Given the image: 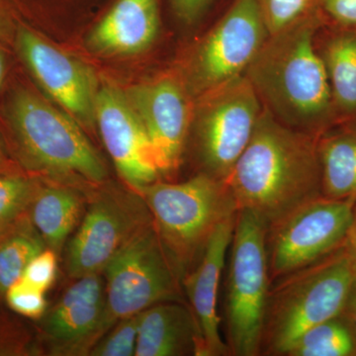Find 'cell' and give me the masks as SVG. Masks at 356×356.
Listing matches in <instances>:
<instances>
[{
	"instance_id": "31",
	"label": "cell",
	"mask_w": 356,
	"mask_h": 356,
	"mask_svg": "<svg viewBox=\"0 0 356 356\" xmlns=\"http://www.w3.org/2000/svg\"><path fill=\"white\" fill-rule=\"evenodd\" d=\"M209 0H172L175 13L182 20L191 22L198 17Z\"/></svg>"
},
{
	"instance_id": "33",
	"label": "cell",
	"mask_w": 356,
	"mask_h": 356,
	"mask_svg": "<svg viewBox=\"0 0 356 356\" xmlns=\"http://www.w3.org/2000/svg\"><path fill=\"white\" fill-rule=\"evenodd\" d=\"M350 259L356 266V201L353 206V218H351L350 229L343 245Z\"/></svg>"
},
{
	"instance_id": "4",
	"label": "cell",
	"mask_w": 356,
	"mask_h": 356,
	"mask_svg": "<svg viewBox=\"0 0 356 356\" xmlns=\"http://www.w3.org/2000/svg\"><path fill=\"white\" fill-rule=\"evenodd\" d=\"M356 266L343 245L271 283L261 339V355L285 356L304 332L339 317Z\"/></svg>"
},
{
	"instance_id": "6",
	"label": "cell",
	"mask_w": 356,
	"mask_h": 356,
	"mask_svg": "<svg viewBox=\"0 0 356 356\" xmlns=\"http://www.w3.org/2000/svg\"><path fill=\"white\" fill-rule=\"evenodd\" d=\"M267 224L238 210L229 248L225 296L229 355H261L264 313L271 282L266 252Z\"/></svg>"
},
{
	"instance_id": "1",
	"label": "cell",
	"mask_w": 356,
	"mask_h": 356,
	"mask_svg": "<svg viewBox=\"0 0 356 356\" xmlns=\"http://www.w3.org/2000/svg\"><path fill=\"white\" fill-rule=\"evenodd\" d=\"M226 182L238 210L254 213L268 228L322 195L318 138L283 125L264 108Z\"/></svg>"
},
{
	"instance_id": "23",
	"label": "cell",
	"mask_w": 356,
	"mask_h": 356,
	"mask_svg": "<svg viewBox=\"0 0 356 356\" xmlns=\"http://www.w3.org/2000/svg\"><path fill=\"white\" fill-rule=\"evenodd\" d=\"M285 356H356V341L339 315L304 332Z\"/></svg>"
},
{
	"instance_id": "12",
	"label": "cell",
	"mask_w": 356,
	"mask_h": 356,
	"mask_svg": "<svg viewBox=\"0 0 356 356\" xmlns=\"http://www.w3.org/2000/svg\"><path fill=\"white\" fill-rule=\"evenodd\" d=\"M74 280L38 321L44 355L88 356L99 339L106 300L104 276L90 274Z\"/></svg>"
},
{
	"instance_id": "17",
	"label": "cell",
	"mask_w": 356,
	"mask_h": 356,
	"mask_svg": "<svg viewBox=\"0 0 356 356\" xmlns=\"http://www.w3.org/2000/svg\"><path fill=\"white\" fill-rule=\"evenodd\" d=\"M156 0H119L88 37L93 51L133 55L147 50L158 36Z\"/></svg>"
},
{
	"instance_id": "16",
	"label": "cell",
	"mask_w": 356,
	"mask_h": 356,
	"mask_svg": "<svg viewBox=\"0 0 356 356\" xmlns=\"http://www.w3.org/2000/svg\"><path fill=\"white\" fill-rule=\"evenodd\" d=\"M236 219V215L218 227L198 264L182 280L184 295L188 299L197 327L195 356L229 355L228 346L222 341L220 332L221 318L218 315V296Z\"/></svg>"
},
{
	"instance_id": "36",
	"label": "cell",
	"mask_w": 356,
	"mask_h": 356,
	"mask_svg": "<svg viewBox=\"0 0 356 356\" xmlns=\"http://www.w3.org/2000/svg\"><path fill=\"white\" fill-rule=\"evenodd\" d=\"M0 32H1V20H0Z\"/></svg>"
},
{
	"instance_id": "14",
	"label": "cell",
	"mask_w": 356,
	"mask_h": 356,
	"mask_svg": "<svg viewBox=\"0 0 356 356\" xmlns=\"http://www.w3.org/2000/svg\"><path fill=\"white\" fill-rule=\"evenodd\" d=\"M15 42L20 58L44 91L74 120L91 127L95 122L96 96L99 90L91 70L29 28L20 26Z\"/></svg>"
},
{
	"instance_id": "26",
	"label": "cell",
	"mask_w": 356,
	"mask_h": 356,
	"mask_svg": "<svg viewBox=\"0 0 356 356\" xmlns=\"http://www.w3.org/2000/svg\"><path fill=\"white\" fill-rule=\"evenodd\" d=\"M139 314L122 318L91 348L88 356H135Z\"/></svg>"
},
{
	"instance_id": "10",
	"label": "cell",
	"mask_w": 356,
	"mask_h": 356,
	"mask_svg": "<svg viewBox=\"0 0 356 356\" xmlns=\"http://www.w3.org/2000/svg\"><path fill=\"white\" fill-rule=\"evenodd\" d=\"M355 201L321 195L268 226L266 252L270 282L341 248L350 229Z\"/></svg>"
},
{
	"instance_id": "7",
	"label": "cell",
	"mask_w": 356,
	"mask_h": 356,
	"mask_svg": "<svg viewBox=\"0 0 356 356\" xmlns=\"http://www.w3.org/2000/svg\"><path fill=\"white\" fill-rule=\"evenodd\" d=\"M102 274L106 300L99 339L122 318L161 302H184L181 280L166 254L153 219L124 243Z\"/></svg>"
},
{
	"instance_id": "34",
	"label": "cell",
	"mask_w": 356,
	"mask_h": 356,
	"mask_svg": "<svg viewBox=\"0 0 356 356\" xmlns=\"http://www.w3.org/2000/svg\"><path fill=\"white\" fill-rule=\"evenodd\" d=\"M17 170V168H14V166L11 165V161L8 158V154H7L6 147H4L2 140L0 139V173L11 172V170Z\"/></svg>"
},
{
	"instance_id": "18",
	"label": "cell",
	"mask_w": 356,
	"mask_h": 356,
	"mask_svg": "<svg viewBox=\"0 0 356 356\" xmlns=\"http://www.w3.org/2000/svg\"><path fill=\"white\" fill-rule=\"evenodd\" d=\"M90 191L39 178L28 216L46 247L58 257L83 219Z\"/></svg>"
},
{
	"instance_id": "9",
	"label": "cell",
	"mask_w": 356,
	"mask_h": 356,
	"mask_svg": "<svg viewBox=\"0 0 356 356\" xmlns=\"http://www.w3.org/2000/svg\"><path fill=\"white\" fill-rule=\"evenodd\" d=\"M262 110L261 99L245 74L203 93L196 125L198 173L226 181Z\"/></svg>"
},
{
	"instance_id": "24",
	"label": "cell",
	"mask_w": 356,
	"mask_h": 356,
	"mask_svg": "<svg viewBox=\"0 0 356 356\" xmlns=\"http://www.w3.org/2000/svg\"><path fill=\"white\" fill-rule=\"evenodd\" d=\"M39 178L20 170L0 173V234L27 216Z\"/></svg>"
},
{
	"instance_id": "29",
	"label": "cell",
	"mask_w": 356,
	"mask_h": 356,
	"mask_svg": "<svg viewBox=\"0 0 356 356\" xmlns=\"http://www.w3.org/2000/svg\"><path fill=\"white\" fill-rule=\"evenodd\" d=\"M58 255L46 248L26 266L22 280L46 293L57 278Z\"/></svg>"
},
{
	"instance_id": "21",
	"label": "cell",
	"mask_w": 356,
	"mask_h": 356,
	"mask_svg": "<svg viewBox=\"0 0 356 356\" xmlns=\"http://www.w3.org/2000/svg\"><path fill=\"white\" fill-rule=\"evenodd\" d=\"M46 248L28 215L0 234V301L6 290L22 278L33 257Z\"/></svg>"
},
{
	"instance_id": "30",
	"label": "cell",
	"mask_w": 356,
	"mask_h": 356,
	"mask_svg": "<svg viewBox=\"0 0 356 356\" xmlns=\"http://www.w3.org/2000/svg\"><path fill=\"white\" fill-rule=\"evenodd\" d=\"M325 11L339 22L356 25V0H323Z\"/></svg>"
},
{
	"instance_id": "28",
	"label": "cell",
	"mask_w": 356,
	"mask_h": 356,
	"mask_svg": "<svg viewBox=\"0 0 356 356\" xmlns=\"http://www.w3.org/2000/svg\"><path fill=\"white\" fill-rule=\"evenodd\" d=\"M269 35L275 34L308 15L312 0H259Z\"/></svg>"
},
{
	"instance_id": "22",
	"label": "cell",
	"mask_w": 356,
	"mask_h": 356,
	"mask_svg": "<svg viewBox=\"0 0 356 356\" xmlns=\"http://www.w3.org/2000/svg\"><path fill=\"white\" fill-rule=\"evenodd\" d=\"M324 60L332 99L346 112H356V34L330 42Z\"/></svg>"
},
{
	"instance_id": "19",
	"label": "cell",
	"mask_w": 356,
	"mask_h": 356,
	"mask_svg": "<svg viewBox=\"0 0 356 356\" xmlns=\"http://www.w3.org/2000/svg\"><path fill=\"white\" fill-rule=\"evenodd\" d=\"M197 337L185 302H161L139 314L135 356H195Z\"/></svg>"
},
{
	"instance_id": "2",
	"label": "cell",
	"mask_w": 356,
	"mask_h": 356,
	"mask_svg": "<svg viewBox=\"0 0 356 356\" xmlns=\"http://www.w3.org/2000/svg\"><path fill=\"white\" fill-rule=\"evenodd\" d=\"M309 16L269 35L245 76L262 106L283 125L318 138L329 116L332 90L323 58L314 44Z\"/></svg>"
},
{
	"instance_id": "25",
	"label": "cell",
	"mask_w": 356,
	"mask_h": 356,
	"mask_svg": "<svg viewBox=\"0 0 356 356\" xmlns=\"http://www.w3.org/2000/svg\"><path fill=\"white\" fill-rule=\"evenodd\" d=\"M44 355L37 332L13 316L0 311V356Z\"/></svg>"
},
{
	"instance_id": "8",
	"label": "cell",
	"mask_w": 356,
	"mask_h": 356,
	"mask_svg": "<svg viewBox=\"0 0 356 356\" xmlns=\"http://www.w3.org/2000/svg\"><path fill=\"white\" fill-rule=\"evenodd\" d=\"M152 220L144 198L132 187L97 185L88 192L86 212L65 245L64 266L70 280L102 273L124 243Z\"/></svg>"
},
{
	"instance_id": "15",
	"label": "cell",
	"mask_w": 356,
	"mask_h": 356,
	"mask_svg": "<svg viewBox=\"0 0 356 356\" xmlns=\"http://www.w3.org/2000/svg\"><path fill=\"white\" fill-rule=\"evenodd\" d=\"M125 95L151 140L161 177L177 172L191 117L182 86L172 77H163L132 86Z\"/></svg>"
},
{
	"instance_id": "20",
	"label": "cell",
	"mask_w": 356,
	"mask_h": 356,
	"mask_svg": "<svg viewBox=\"0 0 356 356\" xmlns=\"http://www.w3.org/2000/svg\"><path fill=\"white\" fill-rule=\"evenodd\" d=\"M322 195L336 200L356 199V130L318 140Z\"/></svg>"
},
{
	"instance_id": "5",
	"label": "cell",
	"mask_w": 356,
	"mask_h": 356,
	"mask_svg": "<svg viewBox=\"0 0 356 356\" xmlns=\"http://www.w3.org/2000/svg\"><path fill=\"white\" fill-rule=\"evenodd\" d=\"M137 191L181 282L218 227L238 211L227 182L203 173L181 182L159 179Z\"/></svg>"
},
{
	"instance_id": "13",
	"label": "cell",
	"mask_w": 356,
	"mask_h": 356,
	"mask_svg": "<svg viewBox=\"0 0 356 356\" xmlns=\"http://www.w3.org/2000/svg\"><path fill=\"white\" fill-rule=\"evenodd\" d=\"M95 123L123 184L139 191L161 179L151 140L125 92L111 86L98 90Z\"/></svg>"
},
{
	"instance_id": "32",
	"label": "cell",
	"mask_w": 356,
	"mask_h": 356,
	"mask_svg": "<svg viewBox=\"0 0 356 356\" xmlns=\"http://www.w3.org/2000/svg\"><path fill=\"white\" fill-rule=\"evenodd\" d=\"M341 316L348 324L356 341V276Z\"/></svg>"
},
{
	"instance_id": "35",
	"label": "cell",
	"mask_w": 356,
	"mask_h": 356,
	"mask_svg": "<svg viewBox=\"0 0 356 356\" xmlns=\"http://www.w3.org/2000/svg\"><path fill=\"white\" fill-rule=\"evenodd\" d=\"M7 72V60L6 56L4 51L0 49V88H2V84L6 79Z\"/></svg>"
},
{
	"instance_id": "3",
	"label": "cell",
	"mask_w": 356,
	"mask_h": 356,
	"mask_svg": "<svg viewBox=\"0 0 356 356\" xmlns=\"http://www.w3.org/2000/svg\"><path fill=\"white\" fill-rule=\"evenodd\" d=\"M7 113L13 152L30 175L86 191L108 179L102 156L72 117L25 88L11 96Z\"/></svg>"
},
{
	"instance_id": "27",
	"label": "cell",
	"mask_w": 356,
	"mask_h": 356,
	"mask_svg": "<svg viewBox=\"0 0 356 356\" xmlns=\"http://www.w3.org/2000/svg\"><path fill=\"white\" fill-rule=\"evenodd\" d=\"M44 294L21 278L6 290L3 301L14 313L38 322L49 307Z\"/></svg>"
},
{
	"instance_id": "11",
	"label": "cell",
	"mask_w": 356,
	"mask_h": 356,
	"mask_svg": "<svg viewBox=\"0 0 356 356\" xmlns=\"http://www.w3.org/2000/svg\"><path fill=\"white\" fill-rule=\"evenodd\" d=\"M268 37L259 0H236L194 55L198 90L203 95L245 74Z\"/></svg>"
}]
</instances>
